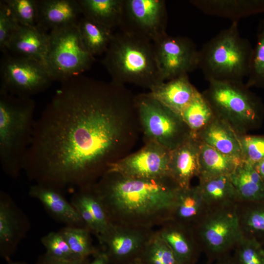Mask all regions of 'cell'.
Segmentation results:
<instances>
[{"mask_svg": "<svg viewBox=\"0 0 264 264\" xmlns=\"http://www.w3.org/2000/svg\"><path fill=\"white\" fill-rule=\"evenodd\" d=\"M134 97L125 85L82 75L61 83L36 120L29 179L60 190L96 183L141 133Z\"/></svg>", "mask_w": 264, "mask_h": 264, "instance_id": "1", "label": "cell"}, {"mask_svg": "<svg viewBox=\"0 0 264 264\" xmlns=\"http://www.w3.org/2000/svg\"><path fill=\"white\" fill-rule=\"evenodd\" d=\"M94 186L112 225L147 229L172 220L180 189L170 176L133 178L111 171Z\"/></svg>", "mask_w": 264, "mask_h": 264, "instance_id": "2", "label": "cell"}, {"mask_svg": "<svg viewBox=\"0 0 264 264\" xmlns=\"http://www.w3.org/2000/svg\"><path fill=\"white\" fill-rule=\"evenodd\" d=\"M101 62L117 84H132L150 90L165 82L154 43L125 31L114 33Z\"/></svg>", "mask_w": 264, "mask_h": 264, "instance_id": "3", "label": "cell"}, {"mask_svg": "<svg viewBox=\"0 0 264 264\" xmlns=\"http://www.w3.org/2000/svg\"><path fill=\"white\" fill-rule=\"evenodd\" d=\"M35 102L0 90V162L12 178L23 171L36 120Z\"/></svg>", "mask_w": 264, "mask_h": 264, "instance_id": "4", "label": "cell"}, {"mask_svg": "<svg viewBox=\"0 0 264 264\" xmlns=\"http://www.w3.org/2000/svg\"><path fill=\"white\" fill-rule=\"evenodd\" d=\"M253 48L241 35L238 22H233L199 50L198 68L208 82H243L249 74Z\"/></svg>", "mask_w": 264, "mask_h": 264, "instance_id": "5", "label": "cell"}, {"mask_svg": "<svg viewBox=\"0 0 264 264\" xmlns=\"http://www.w3.org/2000/svg\"><path fill=\"white\" fill-rule=\"evenodd\" d=\"M202 93L215 115L239 135L246 134L261 124L262 103L243 82L210 81Z\"/></svg>", "mask_w": 264, "mask_h": 264, "instance_id": "6", "label": "cell"}, {"mask_svg": "<svg viewBox=\"0 0 264 264\" xmlns=\"http://www.w3.org/2000/svg\"><path fill=\"white\" fill-rule=\"evenodd\" d=\"M237 203L207 206L192 225L201 251L210 260L228 255L243 237L239 225Z\"/></svg>", "mask_w": 264, "mask_h": 264, "instance_id": "7", "label": "cell"}, {"mask_svg": "<svg viewBox=\"0 0 264 264\" xmlns=\"http://www.w3.org/2000/svg\"><path fill=\"white\" fill-rule=\"evenodd\" d=\"M45 66L53 81L61 83L82 75L95 58L86 48L77 23L50 31Z\"/></svg>", "mask_w": 264, "mask_h": 264, "instance_id": "8", "label": "cell"}, {"mask_svg": "<svg viewBox=\"0 0 264 264\" xmlns=\"http://www.w3.org/2000/svg\"><path fill=\"white\" fill-rule=\"evenodd\" d=\"M134 101L144 143L155 142L171 151L191 135L181 116L149 92L135 96Z\"/></svg>", "mask_w": 264, "mask_h": 264, "instance_id": "9", "label": "cell"}, {"mask_svg": "<svg viewBox=\"0 0 264 264\" xmlns=\"http://www.w3.org/2000/svg\"><path fill=\"white\" fill-rule=\"evenodd\" d=\"M0 75V90L23 98H32L45 90L53 82L44 64L8 51L3 53Z\"/></svg>", "mask_w": 264, "mask_h": 264, "instance_id": "10", "label": "cell"}, {"mask_svg": "<svg viewBox=\"0 0 264 264\" xmlns=\"http://www.w3.org/2000/svg\"><path fill=\"white\" fill-rule=\"evenodd\" d=\"M167 19L164 0H124L119 29L154 43L167 34Z\"/></svg>", "mask_w": 264, "mask_h": 264, "instance_id": "11", "label": "cell"}, {"mask_svg": "<svg viewBox=\"0 0 264 264\" xmlns=\"http://www.w3.org/2000/svg\"><path fill=\"white\" fill-rule=\"evenodd\" d=\"M154 44L157 63L165 82L188 75L198 68L199 50L190 39L167 34Z\"/></svg>", "mask_w": 264, "mask_h": 264, "instance_id": "12", "label": "cell"}, {"mask_svg": "<svg viewBox=\"0 0 264 264\" xmlns=\"http://www.w3.org/2000/svg\"><path fill=\"white\" fill-rule=\"evenodd\" d=\"M153 229L112 225L98 240L112 264H139Z\"/></svg>", "mask_w": 264, "mask_h": 264, "instance_id": "13", "label": "cell"}, {"mask_svg": "<svg viewBox=\"0 0 264 264\" xmlns=\"http://www.w3.org/2000/svg\"><path fill=\"white\" fill-rule=\"evenodd\" d=\"M171 150L154 142L112 164L107 171L129 177L156 178L169 175Z\"/></svg>", "mask_w": 264, "mask_h": 264, "instance_id": "14", "label": "cell"}, {"mask_svg": "<svg viewBox=\"0 0 264 264\" xmlns=\"http://www.w3.org/2000/svg\"><path fill=\"white\" fill-rule=\"evenodd\" d=\"M25 215L10 196L0 193V254L7 261L11 260L19 243L29 228Z\"/></svg>", "mask_w": 264, "mask_h": 264, "instance_id": "15", "label": "cell"}, {"mask_svg": "<svg viewBox=\"0 0 264 264\" xmlns=\"http://www.w3.org/2000/svg\"><path fill=\"white\" fill-rule=\"evenodd\" d=\"M201 143L198 136L191 134L171 151L169 175L181 189L190 187L192 179L198 176Z\"/></svg>", "mask_w": 264, "mask_h": 264, "instance_id": "16", "label": "cell"}, {"mask_svg": "<svg viewBox=\"0 0 264 264\" xmlns=\"http://www.w3.org/2000/svg\"><path fill=\"white\" fill-rule=\"evenodd\" d=\"M49 44V34L39 26L19 24L6 46V51L13 55L35 60L45 66Z\"/></svg>", "mask_w": 264, "mask_h": 264, "instance_id": "17", "label": "cell"}, {"mask_svg": "<svg viewBox=\"0 0 264 264\" xmlns=\"http://www.w3.org/2000/svg\"><path fill=\"white\" fill-rule=\"evenodd\" d=\"M157 231L179 264H196L201 250L191 225L171 220L161 225Z\"/></svg>", "mask_w": 264, "mask_h": 264, "instance_id": "18", "label": "cell"}, {"mask_svg": "<svg viewBox=\"0 0 264 264\" xmlns=\"http://www.w3.org/2000/svg\"><path fill=\"white\" fill-rule=\"evenodd\" d=\"M28 193L30 197L38 200L53 218L66 226L87 228L71 202L62 195L61 190L35 183L30 187Z\"/></svg>", "mask_w": 264, "mask_h": 264, "instance_id": "19", "label": "cell"}, {"mask_svg": "<svg viewBox=\"0 0 264 264\" xmlns=\"http://www.w3.org/2000/svg\"><path fill=\"white\" fill-rule=\"evenodd\" d=\"M38 25L45 31L77 24L82 14L78 0H39Z\"/></svg>", "mask_w": 264, "mask_h": 264, "instance_id": "20", "label": "cell"}, {"mask_svg": "<svg viewBox=\"0 0 264 264\" xmlns=\"http://www.w3.org/2000/svg\"><path fill=\"white\" fill-rule=\"evenodd\" d=\"M190 3L204 14L233 22L264 13V0H192Z\"/></svg>", "mask_w": 264, "mask_h": 264, "instance_id": "21", "label": "cell"}, {"mask_svg": "<svg viewBox=\"0 0 264 264\" xmlns=\"http://www.w3.org/2000/svg\"><path fill=\"white\" fill-rule=\"evenodd\" d=\"M198 90L188 75L164 82L153 88L151 95L174 112L181 114L193 99Z\"/></svg>", "mask_w": 264, "mask_h": 264, "instance_id": "22", "label": "cell"}, {"mask_svg": "<svg viewBox=\"0 0 264 264\" xmlns=\"http://www.w3.org/2000/svg\"><path fill=\"white\" fill-rule=\"evenodd\" d=\"M197 136L201 142L242 161L240 135L229 124L216 115Z\"/></svg>", "mask_w": 264, "mask_h": 264, "instance_id": "23", "label": "cell"}, {"mask_svg": "<svg viewBox=\"0 0 264 264\" xmlns=\"http://www.w3.org/2000/svg\"><path fill=\"white\" fill-rule=\"evenodd\" d=\"M229 176L239 201H264V182L252 165L242 161Z\"/></svg>", "mask_w": 264, "mask_h": 264, "instance_id": "24", "label": "cell"}, {"mask_svg": "<svg viewBox=\"0 0 264 264\" xmlns=\"http://www.w3.org/2000/svg\"><path fill=\"white\" fill-rule=\"evenodd\" d=\"M241 161L201 142L198 177L199 180L221 176H230Z\"/></svg>", "mask_w": 264, "mask_h": 264, "instance_id": "25", "label": "cell"}, {"mask_svg": "<svg viewBox=\"0 0 264 264\" xmlns=\"http://www.w3.org/2000/svg\"><path fill=\"white\" fill-rule=\"evenodd\" d=\"M207 206L198 185L180 188L177 193L172 220L192 226Z\"/></svg>", "mask_w": 264, "mask_h": 264, "instance_id": "26", "label": "cell"}, {"mask_svg": "<svg viewBox=\"0 0 264 264\" xmlns=\"http://www.w3.org/2000/svg\"><path fill=\"white\" fill-rule=\"evenodd\" d=\"M84 16L110 28L120 26L124 0H78Z\"/></svg>", "mask_w": 264, "mask_h": 264, "instance_id": "27", "label": "cell"}, {"mask_svg": "<svg viewBox=\"0 0 264 264\" xmlns=\"http://www.w3.org/2000/svg\"><path fill=\"white\" fill-rule=\"evenodd\" d=\"M237 210L242 237L264 244V201H239Z\"/></svg>", "mask_w": 264, "mask_h": 264, "instance_id": "28", "label": "cell"}, {"mask_svg": "<svg viewBox=\"0 0 264 264\" xmlns=\"http://www.w3.org/2000/svg\"><path fill=\"white\" fill-rule=\"evenodd\" d=\"M82 42L94 57L105 54L114 36L112 29L83 16L77 22Z\"/></svg>", "mask_w": 264, "mask_h": 264, "instance_id": "29", "label": "cell"}, {"mask_svg": "<svg viewBox=\"0 0 264 264\" xmlns=\"http://www.w3.org/2000/svg\"><path fill=\"white\" fill-rule=\"evenodd\" d=\"M208 206H218L239 201L229 176H221L199 180L198 184Z\"/></svg>", "mask_w": 264, "mask_h": 264, "instance_id": "30", "label": "cell"}, {"mask_svg": "<svg viewBox=\"0 0 264 264\" xmlns=\"http://www.w3.org/2000/svg\"><path fill=\"white\" fill-rule=\"evenodd\" d=\"M180 116L191 133L197 136L213 119L215 114L203 93L198 90Z\"/></svg>", "mask_w": 264, "mask_h": 264, "instance_id": "31", "label": "cell"}, {"mask_svg": "<svg viewBox=\"0 0 264 264\" xmlns=\"http://www.w3.org/2000/svg\"><path fill=\"white\" fill-rule=\"evenodd\" d=\"M71 199L83 205L92 215L97 225L99 240L110 229L111 224L97 194L94 183L78 189Z\"/></svg>", "mask_w": 264, "mask_h": 264, "instance_id": "32", "label": "cell"}, {"mask_svg": "<svg viewBox=\"0 0 264 264\" xmlns=\"http://www.w3.org/2000/svg\"><path fill=\"white\" fill-rule=\"evenodd\" d=\"M59 232L67 242L75 258L88 260L100 251L93 245L90 231L85 227L66 226Z\"/></svg>", "mask_w": 264, "mask_h": 264, "instance_id": "33", "label": "cell"}, {"mask_svg": "<svg viewBox=\"0 0 264 264\" xmlns=\"http://www.w3.org/2000/svg\"><path fill=\"white\" fill-rule=\"evenodd\" d=\"M139 264H179L172 249L154 231L142 254Z\"/></svg>", "mask_w": 264, "mask_h": 264, "instance_id": "34", "label": "cell"}, {"mask_svg": "<svg viewBox=\"0 0 264 264\" xmlns=\"http://www.w3.org/2000/svg\"><path fill=\"white\" fill-rule=\"evenodd\" d=\"M246 86L264 88V19L259 25L257 40L253 48L250 69Z\"/></svg>", "mask_w": 264, "mask_h": 264, "instance_id": "35", "label": "cell"}, {"mask_svg": "<svg viewBox=\"0 0 264 264\" xmlns=\"http://www.w3.org/2000/svg\"><path fill=\"white\" fill-rule=\"evenodd\" d=\"M19 24L38 25V1L36 0H3Z\"/></svg>", "mask_w": 264, "mask_h": 264, "instance_id": "36", "label": "cell"}, {"mask_svg": "<svg viewBox=\"0 0 264 264\" xmlns=\"http://www.w3.org/2000/svg\"><path fill=\"white\" fill-rule=\"evenodd\" d=\"M234 250L238 264H264V244L256 240L242 237Z\"/></svg>", "mask_w": 264, "mask_h": 264, "instance_id": "37", "label": "cell"}, {"mask_svg": "<svg viewBox=\"0 0 264 264\" xmlns=\"http://www.w3.org/2000/svg\"><path fill=\"white\" fill-rule=\"evenodd\" d=\"M41 241L46 249L45 253L51 258L61 260L77 259L59 231L48 233L41 238Z\"/></svg>", "mask_w": 264, "mask_h": 264, "instance_id": "38", "label": "cell"}, {"mask_svg": "<svg viewBox=\"0 0 264 264\" xmlns=\"http://www.w3.org/2000/svg\"><path fill=\"white\" fill-rule=\"evenodd\" d=\"M242 160L251 165L264 160V136L240 135Z\"/></svg>", "mask_w": 264, "mask_h": 264, "instance_id": "39", "label": "cell"}, {"mask_svg": "<svg viewBox=\"0 0 264 264\" xmlns=\"http://www.w3.org/2000/svg\"><path fill=\"white\" fill-rule=\"evenodd\" d=\"M19 25L3 0L0 1V49L6 52V46L11 36Z\"/></svg>", "mask_w": 264, "mask_h": 264, "instance_id": "40", "label": "cell"}, {"mask_svg": "<svg viewBox=\"0 0 264 264\" xmlns=\"http://www.w3.org/2000/svg\"><path fill=\"white\" fill-rule=\"evenodd\" d=\"M88 261V260L79 259L71 260H57L44 253L38 259L36 264H86Z\"/></svg>", "mask_w": 264, "mask_h": 264, "instance_id": "41", "label": "cell"}, {"mask_svg": "<svg viewBox=\"0 0 264 264\" xmlns=\"http://www.w3.org/2000/svg\"><path fill=\"white\" fill-rule=\"evenodd\" d=\"M110 261L107 255L104 251H100L90 261H88L86 264H110Z\"/></svg>", "mask_w": 264, "mask_h": 264, "instance_id": "42", "label": "cell"}, {"mask_svg": "<svg viewBox=\"0 0 264 264\" xmlns=\"http://www.w3.org/2000/svg\"><path fill=\"white\" fill-rule=\"evenodd\" d=\"M252 165L264 182V160L257 162Z\"/></svg>", "mask_w": 264, "mask_h": 264, "instance_id": "43", "label": "cell"}, {"mask_svg": "<svg viewBox=\"0 0 264 264\" xmlns=\"http://www.w3.org/2000/svg\"><path fill=\"white\" fill-rule=\"evenodd\" d=\"M215 264H238L234 258L228 255L224 256L216 260Z\"/></svg>", "mask_w": 264, "mask_h": 264, "instance_id": "44", "label": "cell"}, {"mask_svg": "<svg viewBox=\"0 0 264 264\" xmlns=\"http://www.w3.org/2000/svg\"><path fill=\"white\" fill-rule=\"evenodd\" d=\"M7 262V264H27L25 262H19V261H13L11 260Z\"/></svg>", "mask_w": 264, "mask_h": 264, "instance_id": "45", "label": "cell"}]
</instances>
